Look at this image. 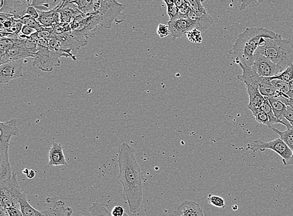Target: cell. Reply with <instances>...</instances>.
Returning a JSON list of instances; mask_svg holds the SVG:
<instances>
[{
    "label": "cell",
    "mask_w": 293,
    "mask_h": 216,
    "mask_svg": "<svg viewBox=\"0 0 293 216\" xmlns=\"http://www.w3.org/2000/svg\"><path fill=\"white\" fill-rule=\"evenodd\" d=\"M205 0H187L192 9L199 16L207 13L206 9L202 6V2Z\"/></svg>",
    "instance_id": "cell-28"
},
{
    "label": "cell",
    "mask_w": 293,
    "mask_h": 216,
    "mask_svg": "<svg viewBox=\"0 0 293 216\" xmlns=\"http://www.w3.org/2000/svg\"><path fill=\"white\" fill-rule=\"evenodd\" d=\"M38 31L37 29L34 28L26 25H24L22 29L21 32L19 34L22 37H30L32 34H34Z\"/></svg>",
    "instance_id": "cell-36"
},
{
    "label": "cell",
    "mask_w": 293,
    "mask_h": 216,
    "mask_svg": "<svg viewBox=\"0 0 293 216\" xmlns=\"http://www.w3.org/2000/svg\"><path fill=\"white\" fill-rule=\"evenodd\" d=\"M24 25H26L34 28L38 30H41L44 28V27L40 23L38 19L34 18V17L30 16V15H26L24 17H22L21 19H20Z\"/></svg>",
    "instance_id": "cell-29"
},
{
    "label": "cell",
    "mask_w": 293,
    "mask_h": 216,
    "mask_svg": "<svg viewBox=\"0 0 293 216\" xmlns=\"http://www.w3.org/2000/svg\"><path fill=\"white\" fill-rule=\"evenodd\" d=\"M267 99H268L270 104L272 105L275 116L281 122L282 124L287 127V129H291L292 128L291 125H290V122L288 121L286 118L284 117L287 105L284 104L281 100L275 97H267Z\"/></svg>",
    "instance_id": "cell-19"
},
{
    "label": "cell",
    "mask_w": 293,
    "mask_h": 216,
    "mask_svg": "<svg viewBox=\"0 0 293 216\" xmlns=\"http://www.w3.org/2000/svg\"><path fill=\"white\" fill-rule=\"evenodd\" d=\"M0 163L8 164L9 161L10 140L14 136H18L20 130L17 126V120L0 123Z\"/></svg>",
    "instance_id": "cell-8"
},
{
    "label": "cell",
    "mask_w": 293,
    "mask_h": 216,
    "mask_svg": "<svg viewBox=\"0 0 293 216\" xmlns=\"http://www.w3.org/2000/svg\"><path fill=\"white\" fill-rule=\"evenodd\" d=\"M19 203L20 210H21L22 216H42V212H39V211L34 209L29 204L26 195L24 192L20 196Z\"/></svg>",
    "instance_id": "cell-20"
},
{
    "label": "cell",
    "mask_w": 293,
    "mask_h": 216,
    "mask_svg": "<svg viewBox=\"0 0 293 216\" xmlns=\"http://www.w3.org/2000/svg\"><path fill=\"white\" fill-rule=\"evenodd\" d=\"M241 2L240 7V11H244L247 7H255L259 6L264 0H239Z\"/></svg>",
    "instance_id": "cell-34"
},
{
    "label": "cell",
    "mask_w": 293,
    "mask_h": 216,
    "mask_svg": "<svg viewBox=\"0 0 293 216\" xmlns=\"http://www.w3.org/2000/svg\"><path fill=\"white\" fill-rule=\"evenodd\" d=\"M74 2L78 6L82 14L89 15L96 12L94 6V0H76Z\"/></svg>",
    "instance_id": "cell-22"
},
{
    "label": "cell",
    "mask_w": 293,
    "mask_h": 216,
    "mask_svg": "<svg viewBox=\"0 0 293 216\" xmlns=\"http://www.w3.org/2000/svg\"><path fill=\"white\" fill-rule=\"evenodd\" d=\"M34 55L26 51V49L22 48L19 46H14L12 49L8 50L5 52H1L0 55V61L1 64L4 62L15 61L26 58V57H34Z\"/></svg>",
    "instance_id": "cell-17"
},
{
    "label": "cell",
    "mask_w": 293,
    "mask_h": 216,
    "mask_svg": "<svg viewBox=\"0 0 293 216\" xmlns=\"http://www.w3.org/2000/svg\"><path fill=\"white\" fill-rule=\"evenodd\" d=\"M157 33L161 38H164L168 36L170 34V31L168 25L160 24L158 26Z\"/></svg>",
    "instance_id": "cell-35"
},
{
    "label": "cell",
    "mask_w": 293,
    "mask_h": 216,
    "mask_svg": "<svg viewBox=\"0 0 293 216\" xmlns=\"http://www.w3.org/2000/svg\"><path fill=\"white\" fill-rule=\"evenodd\" d=\"M172 215L180 216H204V211L199 204L196 202H182V205L174 211Z\"/></svg>",
    "instance_id": "cell-16"
},
{
    "label": "cell",
    "mask_w": 293,
    "mask_h": 216,
    "mask_svg": "<svg viewBox=\"0 0 293 216\" xmlns=\"http://www.w3.org/2000/svg\"><path fill=\"white\" fill-rule=\"evenodd\" d=\"M46 203H51L52 207L50 209L42 212V216H70L74 210L70 208H65V203L57 199L56 198H48Z\"/></svg>",
    "instance_id": "cell-12"
},
{
    "label": "cell",
    "mask_w": 293,
    "mask_h": 216,
    "mask_svg": "<svg viewBox=\"0 0 293 216\" xmlns=\"http://www.w3.org/2000/svg\"><path fill=\"white\" fill-rule=\"evenodd\" d=\"M261 110L266 112L268 115L270 124H271L272 127H274V124H281V122L277 119L276 117L275 116L274 110L272 109L271 104L269 102L268 99L267 97H265V100L261 107Z\"/></svg>",
    "instance_id": "cell-23"
},
{
    "label": "cell",
    "mask_w": 293,
    "mask_h": 216,
    "mask_svg": "<svg viewBox=\"0 0 293 216\" xmlns=\"http://www.w3.org/2000/svg\"><path fill=\"white\" fill-rule=\"evenodd\" d=\"M270 79H279L282 81L289 83L293 80V64L290 65L286 69H285L284 71L280 73V74L276 75V76L270 77Z\"/></svg>",
    "instance_id": "cell-26"
},
{
    "label": "cell",
    "mask_w": 293,
    "mask_h": 216,
    "mask_svg": "<svg viewBox=\"0 0 293 216\" xmlns=\"http://www.w3.org/2000/svg\"><path fill=\"white\" fill-rule=\"evenodd\" d=\"M22 193L16 173L8 180H0V208L8 210L14 207L20 209L19 197Z\"/></svg>",
    "instance_id": "cell-6"
},
{
    "label": "cell",
    "mask_w": 293,
    "mask_h": 216,
    "mask_svg": "<svg viewBox=\"0 0 293 216\" xmlns=\"http://www.w3.org/2000/svg\"><path fill=\"white\" fill-rule=\"evenodd\" d=\"M75 1H76V0H62V1L60 2L58 4L60 6H62V5L66 3V2H74Z\"/></svg>",
    "instance_id": "cell-42"
},
{
    "label": "cell",
    "mask_w": 293,
    "mask_h": 216,
    "mask_svg": "<svg viewBox=\"0 0 293 216\" xmlns=\"http://www.w3.org/2000/svg\"><path fill=\"white\" fill-rule=\"evenodd\" d=\"M256 52L264 55L284 70L293 64V44L291 40L282 39L278 34L276 38L262 37Z\"/></svg>",
    "instance_id": "cell-3"
},
{
    "label": "cell",
    "mask_w": 293,
    "mask_h": 216,
    "mask_svg": "<svg viewBox=\"0 0 293 216\" xmlns=\"http://www.w3.org/2000/svg\"><path fill=\"white\" fill-rule=\"evenodd\" d=\"M272 82L276 91L293 99V91L290 88L288 83L276 79H272Z\"/></svg>",
    "instance_id": "cell-21"
},
{
    "label": "cell",
    "mask_w": 293,
    "mask_h": 216,
    "mask_svg": "<svg viewBox=\"0 0 293 216\" xmlns=\"http://www.w3.org/2000/svg\"><path fill=\"white\" fill-rule=\"evenodd\" d=\"M247 150H251L252 152H264L266 150H271L276 152L282 158L284 164L292 157V150L281 139H277L274 141L264 142L261 140H255V141L248 144Z\"/></svg>",
    "instance_id": "cell-9"
},
{
    "label": "cell",
    "mask_w": 293,
    "mask_h": 216,
    "mask_svg": "<svg viewBox=\"0 0 293 216\" xmlns=\"http://www.w3.org/2000/svg\"><path fill=\"white\" fill-rule=\"evenodd\" d=\"M167 6V12L170 17V20L180 19V11L178 7L175 4L174 0H164Z\"/></svg>",
    "instance_id": "cell-25"
},
{
    "label": "cell",
    "mask_w": 293,
    "mask_h": 216,
    "mask_svg": "<svg viewBox=\"0 0 293 216\" xmlns=\"http://www.w3.org/2000/svg\"><path fill=\"white\" fill-rule=\"evenodd\" d=\"M284 117L290 122L293 129V107L287 106L286 112H285Z\"/></svg>",
    "instance_id": "cell-37"
},
{
    "label": "cell",
    "mask_w": 293,
    "mask_h": 216,
    "mask_svg": "<svg viewBox=\"0 0 293 216\" xmlns=\"http://www.w3.org/2000/svg\"><path fill=\"white\" fill-rule=\"evenodd\" d=\"M125 7L116 0H101L98 12L100 16V26L106 29L112 27V22H124L126 19L124 13Z\"/></svg>",
    "instance_id": "cell-7"
},
{
    "label": "cell",
    "mask_w": 293,
    "mask_h": 216,
    "mask_svg": "<svg viewBox=\"0 0 293 216\" xmlns=\"http://www.w3.org/2000/svg\"><path fill=\"white\" fill-rule=\"evenodd\" d=\"M6 210L8 216H22L21 210L18 208L12 207Z\"/></svg>",
    "instance_id": "cell-39"
},
{
    "label": "cell",
    "mask_w": 293,
    "mask_h": 216,
    "mask_svg": "<svg viewBox=\"0 0 293 216\" xmlns=\"http://www.w3.org/2000/svg\"><path fill=\"white\" fill-rule=\"evenodd\" d=\"M271 129L274 130L275 133L278 134L280 137V139L284 140V142L288 147L293 149V129H287L286 131L282 132L280 130L275 129L274 127H272Z\"/></svg>",
    "instance_id": "cell-24"
},
{
    "label": "cell",
    "mask_w": 293,
    "mask_h": 216,
    "mask_svg": "<svg viewBox=\"0 0 293 216\" xmlns=\"http://www.w3.org/2000/svg\"><path fill=\"white\" fill-rule=\"evenodd\" d=\"M214 23L212 17L208 13L200 16L196 19L180 18L170 20L168 22L169 26L170 34L172 39H176L186 36V34L192 30L197 29L204 31L208 29Z\"/></svg>",
    "instance_id": "cell-4"
},
{
    "label": "cell",
    "mask_w": 293,
    "mask_h": 216,
    "mask_svg": "<svg viewBox=\"0 0 293 216\" xmlns=\"http://www.w3.org/2000/svg\"><path fill=\"white\" fill-rule=\"evenodd\" d=\"M90 212L92 216H112V213L108 212L106 207L99 203H92L90 208Z\"/></svg>",
    "instance_id": "cell-27"
},
{
    "label": "cell",
    "mask_w": 293,
    "mask_h": 216,
    "mask_svg": "<svg viewBox=\"0 0 293 216\" xmlns=\"http://www.w3.org/2000/svg\"><path fill=\"white\" fill-rule=\"evenodd\" d=\"M134 148L124 142L120 145L118 152L120 169L118 180L124 187L125 200L132 215H137L140 212L144 196L142 172L138 164Z\"/></svg>",
    "instance_id": "cell-1"
},
{
    "label": "cell",
    "mask_w": 293,
    "mask_h": 216,
    "mask_svg": "<svg viewBox=\"0 0 293 216\" xmlns=\"http://www.w3.org/2000/svg\"><path fill=\"white\" fill-rule=\"evenodd\" d=\"M208 202L210 205L214 206V207L219 208H224L226 207V204L224 198L217 195H209L208 197Z\"/></svg>",
    "instance_id": "cell-31"
},
{
    "label": "cell",
    "mask_w": 293,
    "mask_h": 216,
    "mask_svg": "<svg viewBox=\"0 0 293 216\" xmlns=\"http://www.w3.org/2000/svg\"><path fill=\"white\" fill-rule=\"evenodd\" d=\"M39 17L38 21L44 27L50 28L57 26L61 23L60 12L58 11L56 7L52 9L51 11H38Z\"/></svg>",
    "instance_id": "cell-18"
},
{
    "label": "cell",
    "mask_w": 293,
    "mask_h": 216,
    "mask_svg": "<svg viewBox=\"0 0 293 216\" xmlns=\"http://www.w3.org/2000/svg\"><path fill=\"white\" fill-rule=\"evenodd\" d=\"M278 34L264 27H247L238 36L232 49L230 51L235 63L252 66L255 58V52L260 46L262 37L276 38Z\"/></svg>",
    "instance_id": "cell-2"
},
{
    "label": "cell",
    "mask_w": 293,
    "mask_h": 216,
    "mask_svg": "<svg viewBox=\"0 0 293 216\" xmlns=\"http://www.w3.org/2000/svg\"><path fill=\"white\" fill-rule=\"evenodd\" d=\"M14 46H16V44H15L14 38L1 37V39H0V51L1 52L6 51Z\"/></svg>",
    "instance_id": "cell-30"
},
{
    "label": "cell",
    "mask_w": 293,
    "mask_h": 216,
    "mask_svg": "<svg viewBox=\"0 0 293 216\" xmlns=\"http://www.w3.org/2000/svg\"><path fill=\"white\" fill-rule=\"evenodd\" d=\"M64 146L55 142L52 145L49 151L48 167H58V166H66L68 163L64 153Z\"/></svg>",
    "instance_id": "cell-15"
},
{
    "label": "cell",
    "mask_w": 293,
    "mask_h": 216,
    "mask_svg": "<svg viewBox=\"0 0 293 216\" xmlns=\"http://www.w3.org/2000/svg\"><path fill=\"white\" fill-rule=\"evenodd\" d=\"M4 0H0V8H2L4 7Z\"/></svg>",
    "instance_id": "cell-44"
},
{
    "label": "cell",
    "mask_w": 293,
    "mask_h": 216,
    "mask_svg": "<svg viewBox=\"0 0 293 216\" xmlns=\"http://www.w3.org/2000/svg\"><path fill=\"white\" fill-rule=\"evenodd\" d=\"M28 178L29 179H32L36 175V172H34V170H29L27 174L26 175Z\"/></svg>",
    "instance_id": "cell-40"
},
{
    "label": "cell",
    "mask_w": 293,
    "mask_h": 216,
    "mask_svg": "<svg viewBox=\"0 0 293 216\" xmlns=\"http://www.w3.org/2000/svg\"><path fill=\"white\" fill-rule=\"evenodd\" d=\"M202 31L197 29H194L186 34V37L190 41L194 43H200L202 41Z\"/></svg>",
    "instance_id": "cell-33"
},
{
    "label": "cell",
    "mask_w": 293,
    "mask_h": 216,
    "mask_svg": "<svg viewBox=\"0 0 293 216\" xmlns=\"http://www.w3.org/2000/svg\"><path fill=\"white\" fill-rule=\"evenodd\" d=\"M24 60L18 59L1 64L0 66V82L7 84L10 80L24 76L22 66Z\"/></svg>",
    "instance_id": "cell-11"
},
{
    "label": "cell",
    "mask_w": 293,
    "mask_h": 216,
    "mask_svg": "<svg viewBox=\"0 0 293 216\" xmlns=\"http://www.w3.org/2000/svg\"><path fill=\"white\" fill-rule=\"evenodd\" d=\"M112 216H122L124 215V208L122 207V206H115V207L112 208Z\"/></svg>",
    "instance_id": "cell-38"
},
{
    "label": "cell",
    "mask_w": 293,
    "mask_h": 216,
    "mask_svg": "<svg viewBox=\"0 0 293 216\" xmlns=\"http://www.w3.org/2000/svg\"><path fill=\"white\" fill-rule=\"evenodd\" d=\"M238 65L241 67L242 74L238 75V79L244 83L245 84L254 85L258 88L260 83L264 76L260 75L252 66H246L241 63Z\"/></svg>",
    "instance_id": "cell-14"
},
{
    "label": "cell",
    "mask_w": 293,
    "mask_h": 216,
    "mask_svg": "<svg viewBox=\"0 0 293 216\" xmlns=\"http://www.w3.org/2000/svg\"><path fill=\"white\" fill-rule=\"evenodd\" d=\"M289 85L290 88H291V89L293 91V80H292V81H290L289 83Z\"/></svg>",
    "instance_id": "cell-43"
},
{
    "label": "cell",
    "mask_w": 293,
    "mask_h": 216,
    "mask_svg": "<svg viewBox=\"0 0 293 216\" xmlns=\"http://www.w3.org/2000/svg\"><path fill=\"white\" fill-rule=\"evenodd\" d=\"M245 85H246L250 99L248 109L251 110L252 115H254L261 110V107L264 101L265 97L261 94L257 87L250 84Z\"/></svg>",
    "instance_id": "cell-13"
},
{
    "label": "cell",
    "mask_w": 293,
    "mask_h": 216,
    "mask_svg": "<svg viewBox=\"0 0 293 216\" xmlns=\"http://www.w3.org/2000/svg\"><path fill=\"white\" fill-rule=\"evenodd\" d=\"M285 166H289L293 165V149L292 150V157H290V159L287 161L284 164Z\"/></svg>",
    "instance_id": "cell-41"
},
{
    "label": "cell",
    "mask_w": 293,
    "mask_h": 216,
    "mask_svg": "<svg viewBox=\"0 0 293 216\" xmlns=\"http://www.w3.org/2000/svg\"><path fill=\"white\" fill-rule=\"evenodd\" d=\"M38 52L34 55L32 66L44 72H52L54 67L60 66V57H71L76 61L74 55L65 51H56L50 48L49 46H44L38 45Z\"/></svg>",
    "instance_id": "cell-5"
},
{
    "label": "cell",
    "mask_w": 293,
    "mask_h": 216,
    "mask_svg": "<svg viewBox=\"0 0 293 216\" xmlns=\"http://www.w3.org/2000/svg\"><path fill=\"white\" fill-rule=\"evenodd\" d=\"M254 116L255 118V120L259 124L266 125V126L268 127L270 129L272 127L271 124H270L268 115L266 112L262 111V110H260V111L254 115Z\"/></svg>",
    "instance_id": "cell-32"
},
{
    "label": "cell",
    "mask_w": 293,
    "mask_h": 216,
    "mask_svg": "<svg viewBox=\"0 0 293 216\" xmlns=\"http://www.w3.org/2000/svg\"><path fill=\"white\" fill-rule=\"evenodd\" d=\"M254 56V61L252 66L262 76L274 77L284 71L281 67L260 52L256 51Z\"/></svg>",
    "instance_id": "cell-10"
}]
</instances>
